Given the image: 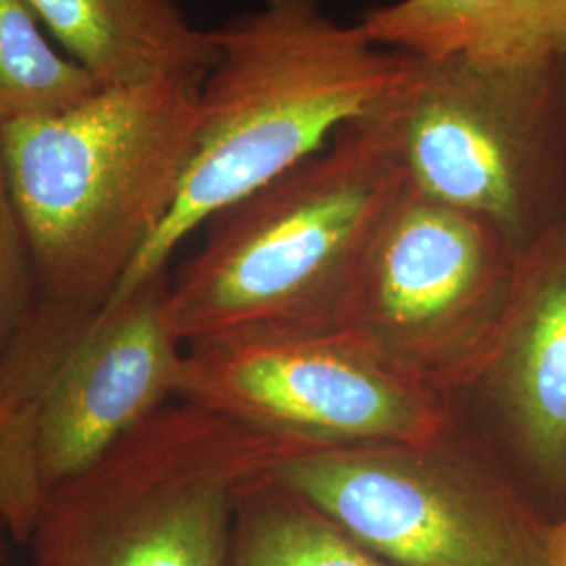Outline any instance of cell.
Listing matches in <instances>:
<instances>
[{
  "instance_id": "52a82bcc",
  "label": "cell",
  "mask_w": 566,
  "mask_h": 566,
  "mask_svg": "<svg viewBox=\"0 0 566 566\" xmlns=\"http://www.w3.org/2000/svg\"><path fill=\"white\" fill-rule=\"evenodd\" d=\"M399 566H549L552 516L464 418L428 443L313 447L266 474Z\"/></svg>"
},
{
  "instance_id": "6da1fadb",
  "label": "cell",
  "mask_w": 566,
  "mask_h": 566,
  "mask_svg": "<svg viewBox=\"0 0 566 566\" xmlns=\"http://www.w3.org/2000/svg\"><path fill=\"white\" fill-rule=\"evenodd\" d=\"M198 135L177 198L114 298L170 271L175 252L214 214L324 151L385 105L409 55L376 44L322 0H261L210 30ZM112 298V301H114Z\"/></svg>"
},
{
  "instance_id": "3957f363",
  "label": "cell",
  "mask_w": 566,
  "mask_h": 566,
  "mask_svg": "<svg viewBox=\"0 0 566 566\" xmlns=\"http://www.w3.org/2000/svg\"><path fill=\"white\" fill-rule=\"evenodd\" d=\"M203 78L102 86L0 128L39 301L109 303L177 198L198 135Z\"/></svg>"
},
{
  "instance_id": "5b68a950",
  "label": "cell",
  "mask_w": 566,
  "mask_h": 566,
  "mask_svg": "<svg viewBox=\"0 0 566 566\" xmlns=\"http://www.w3.org/2000/svg\"><path fill=\"white\" fill-rule=\"evenodd\" d=\"M304 449L175 399L49 493L30 566H224L240 489Z\"/></svg>"
},
{
  "instance_id": "2e32d148",
  "label": "cell",
  "mask_w": 566,
  "mask_h": 566,
  "mask_svg": "<svg viewBox=\"0 0 566 566\" xmlns=\"http://www.w3.org/2000/svg\"><path fill=\"white\" fill-rule=\"evenodd\" d=\"M547 560L549 566H566V510L552 521Z\"/></svg>"
},
{
  "instance_id": "5bb4252c",
  "label": "cell",
  "mask_w": 566,
  "mask_h": 566,
  "mask_svg": "<svg viewBox=\"0 0 566 566\" xmlns=\"http://www.w3.org/2000/svg\"><path fill=\"white\" fill-rule=\"evenodd\" d=\"M102 88L55 49L28 0H0V128L63 112Z\"/></svg>"
},
{
  "instance_id": "ac0fdd59",
  "label": "cell",
  "mask_w": 566,
  "mask_h": 566,
  "mask_svg": "<svg viewBox=\"0 0 566 566\" xmlns=\"http://www.w3.org/2000/svg\"><path fill=\"white\" fill-rule=\"evenodd\" d=\"M565 72H566V60H565Z\"/></svg>"
},
{
  "instance_id": "7a4b0ae2",
  "label": "cell",
  "mask_w": 566,
  "mask_h": 566,
  "mask_svg": "<svg viewBox=\"0 0 566 566\" xmlns=\"http://www.w3.org/2000/svg\"><path fill=\"white\" fill-rule=\"evenodd\" d=\"M382 107L203 224L202 245L170 273L164 304L182 346L336 324L407 187Z\"/></svg>"
},
{
  "instance_id": "9c48e42d",
  "label": "cell",
  "mask_w": 566,
  "mask_h": 566,
  "mask_svg": "<svg viewBox=\"0 0 566 566\" xmlns=\"http://www.w3.org/2000/svg\"><path fill=\"white\" fill-rule=\"evenodd\" d=\"M177 399L306 447L428 443L462 418L338 327L187 344Z\"/></svg>"
},
{
  "instance_id": "7c38bea8",
  "label": "cell",
  "mask_w": 566,
  "mask_h": 566,
  "mask_svg": "<svg viewBox=\"0 0 566 566\" xmlns=\"http://www.w3.org/2000/svg\"><path fill=\"white\" fill-rule=\"evenodd\" d=\"M359 25L376 44L418 60H566V0H392Z\"/></svg>"
},
{
  "instance_id": "8fae6325",
  "label": "cell",
  "mask_w": 566,
  "mask_h": 566,
  "mask_svg": "<svg viewBox=\"0 0 566 566\" xmlns=\"http://www.w3.org/2000/svg\"><path fill=\"white\" fill-rule=\"evenodd\" d=\"M63 53L99 86L203 78L214 61L210 30L179 0H28Z\"/></svg>"
},
{
  "instance_id": "8992f818",
  "label": "cell",
  "mask_w": 566,
  "mask_h": 566,
  "mask_svg": "<svg viewBox=\"0 0 566 566\" xmlns=\"http://www.w3.org/2000/svg\"><path fill=\"white\" fill-rule=\"evenodd\" d=\"M385 116L407 185L525 252L566 217L565 61L409 57Z\"/></svg>"
},
{
  "instance_id": "30bf717a",
  "label": "cell",
  "mask_w": 566,
  "mask_h": 566,
  "mask_svg": "<svg viewBox=\"0 0 566 566\" xmlns=\"http://www.w3.org/2000/svg\"><path fill=\"white\" fill-rule=\"evenodd\" d=\"M483 403L504 462L566 510V217L518 256L497 338L465 399ZM544 507V506H542Z\"/></svg>"
},
{
  "instance_id": "e0dca14e",
  "label": "cell",
  "mask_w": 566,
  "mask_h": 566,
  "mask_svg": "<svg viewBox=\"0 0 566 566\" xmlns=\"http://www.w3.org/2000/svg\"><path fill=\"white\" fill-rule=\"evenodd\" d=\"M4 535H9V528H7V523L0 514V565H2V554H4Z\"/></svg>"
},
{
  "instance_id": "277c9868",
  "label": "cell",
  "mask_w": 566,
  "mask_h": 566,
  "mask_svg": "<svg viewBox=\"0 0 566 566\" xmlns=\"http://www.w3.org/2000/svg\"><path fill=\"white\" fill-rule=\"evenodd\" d=\"M170 271L102 308L36 301L0 361V514L25 544L42 502L177 399Z\"/></svg>"
},
{
  "instance_id": "ba28073f",
  "label": "cell",
  "mask_w": 566,
  "mask_h": 566,
  "mask_svg": "<svg viewBox=\"0 0 566 566\" xmlns=\"http://www.w3.org/2000/svg\"><path fill=\"white\" fill-rule=\"evenodd\" d=\"M518 256L491 224L407 185L332 327L462 403L497 338Z\"/></svg>"
},
{
  "instance_id": "4fadbf2b",
  "label": "cell",
  "mask_w": 566,
  "mask_h": 566,
  "mask_svg": "<svg viewBox=\"0 0 566 566\" xmlns=\"http://www.w3.org/2000/svg\"><path fill=\"white\" fill-rule=\"evenodd\" d=\"M266 474L238 493L224 566H399Z\"/></svg>"
},
{
  "instance_id": "9a60e30c",
  "label": "cell",
  "mask_w": 566,
  "mask_h": 566,
  "mask_svg": "<svg viewBox=\"0 0 566 566\" xmlns=\"http://www.w3.org/2000/svg\"><path fill=\"white\" fill-rule=\"evenodd\" d=\"M39 301L28 233L0 149V361Z\"/></svg>"
}]
</instances>
